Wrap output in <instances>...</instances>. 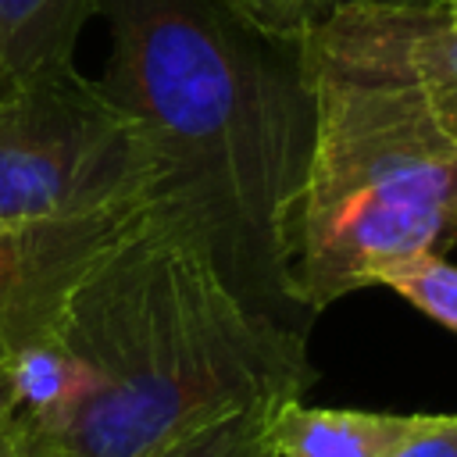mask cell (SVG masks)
Segmentation results:
<instances>
[{
    "label": "cell",
    "mask_w": 457,
    "mask_h": 457,
    "mask_svg": "<svg viewBox=\"0 0 457 457\" xmlns=\"http://www.w3.org/2000/svg\"><path fill=\"white\" fill-rule=\"evenodd\" d=\"M378 286L400 293L411 307H418L443 328L457 332V264H450L446 257L432 253V257L407 261V264L386 271L378 278Z\"/></svg>",
    "instance_id": "obj_11"
},
{
    "label": "cell",
    "mask_w": 457,
    "mask_h": 457,
    "mask_svg": "<svg viewBox=\"0 0 457 457\" xmlns=\"http://www.w3.org/2000/svg\"><path fill=\"white\" fill-rule=\"evenodd\" d=\"M443 14H446V21H453L457 25V0H443V7H439Z\"/></svg>",
    "instance_id": "obj_18"
},
{
    "label": "cell",
    "mask_w": 457,
    "mask_h": 457,
    "mask_svg": "<svg viewBox=\"0 0 457 457\" xmlns=\"http://www.w3.org/2000/svg\"><path fill=\"white\" fill-rule=\"evenodd\" d=\"M18 453H21V436H18L14 421H7L0 428V457H18Z\"/></svg>",
    "instance_id": "obj_16"
},
{
    "label": "cell",
    "mask_w": 457,
    "mask_h": 457,
    "mask_svg": "<svg viewBox=\"0 0 457 457\" xmlns=\"http://www.w3.org/2000/svg\"><path fill=\"white\" fill-rule=\"evenodd\" d=\"M428 414L303 407L289 400L271 421V457H393Z\"/></svg>",
    "instance_id": "obj_7"
},
{
    "label": "cell",
    "mask_w": 457,
    "mask_h": 457,
    "mask_svg": "<svg viewBox=\"0 0 457 457\" xmlns=\"http://www.w3.org/2000/svg\"><path fill=\"white\" fill-rule=\"evenodd\" d=\"M100 0H0V96L75 64V43Z\"/></svg>",
    "instance_id": "obj_8"
},
{
    "label": "cell",
    "mask_w": 457,
    "mask_h": 457,
    "mask_svg": "<svg viewBox=\"0 0 457 457\" xmlns=\"http://www.w3.org/2000/svg\"><path fill=\"white\" fill-rule=\"evenodd\" d=\"M314 57L407 82L457 143V25L439 7L346 0L307 32Z\"/></svg>",
    "instance_id": "obj_5"
},
{
    "label": "cell",
    "mask_w": 457,
    "mask_h": 457,
    "mask_svg": "<svg viewBox=\"0 0 457 457\" xmlns=\"http://www.w3.org/2000/svg\"><path fill=\"white\" fill-rule=\"evenodd\" d=\"M311 50V46H307ZM314 64L293 278L307 314L457 243V143L400 79Z\"/></svg>",
    "instance_id": "obj_3"
},
{
    "label": "cell",
    "mask_w": 457,
    "mask_h": 457,
    "mask_svg": "<svg viewBox=\"0 0 457 457\" xmlns=\"http://www.w3.org/2000/svg\"><path fill=\"white\" fill-rule=\"evenodd\" d=\"M393 457H457V414H428Z\"/></svg>",
    "instance_id": "obj_13"
},
{
    "label": "cell",
    "mask_w": 457,
    "mask_h": 457,
    "mask_svg": "<svg viewBox=\"0 0 457 457\" xmlns=\"http://www.w3.org/2000/svg\"><path fill=\"white\" fill-rule=\"evenodd\" d=\"M386 4H411V7H443V0H386Z\"/></svg>",
    "instance_id": "obj_17"
},
{
    "label": "cell",
    "mask_w": 457,
    "mask_h": 457,
    "mask_svg": "<svg viewBox=\"0 0 457 457\" xmlns=\"http://www.w3.org/2000/svg\"><path fill=\"white\" fill-rule=\"evenodd\" d=\"M157 193L143 125L75 64L0 96V228L132 211Z\"/></svg>",
    "instance_id": "obj_4"
},
{
    "label": "cell",
    "mask_w": 457,
    "mask_h": 457,
    "mask_svg": "<svg viewBox=\"0 0 457 457\" xmlns=\"http://www.w3.org/2000/svg\"><path fill=\"white\" fill-rule=\"evenodd\" d=\"M278 407L282 403H268V407H246V411L214 418L164 443L150 457H271V421Z\"/></svg>",
    "instance_id": "obj_10"
},
{
    "label": "cell",
    "mask_w": 457,
    "mask_h": 457,
    "mask_svg": "<svg viewBox=\"0 0 457 457\" xmlns=\"http://www.w3.org/2000/svg\"><path fill=\"white\" fill-rule=\"evenodd\" d=\"M239 4L278 32L307 36L321 18H328L346 0H239Z\"/></svg>",
    "instance_id": "obj_12"
},
{
    "label": "cell",
    "mask_w": 457,
    "mask_h": 457,
    "mask_svg": "<svg viewBox=\"0 0 457 457\" xmlns=\"http://www.w3.org/2000/svg\"><path fill=\"white\" fill-rule=\"evenodd\" d=\"M14 414V375L11 364H0V428L11 421Z\"/></svg>",
    "instance_id": "obj_15"
},
{
    "label": "cell",
    "mask_w": 457,
    "mask_h": 457,
    "mask_svg": "<svg viewBox=\"0 0 457 457\" xmlns=\"http://www.w3.org/2000/svg\"><path fill=\"white\" fill-rule=\"evenodd\" d=\"M139 211L0 228V364L57 336L79 282Z\"/></svg>",
    "instance_id": "obj_6"
},
{
    "label": "cell",
    "mask_w": 457,
    "mask_h": 457,
    "mask_svg": "<svg viewBox=\"0 0 457 457\" xmlns=\"http://www.w3.org/2000/svg\"><path fill=\"white\" fill-rule=\"evenodd\" d=\"M57 336L89 371L54 443L64 457H150L214 418L300 400L311 382L303 332L253 314L157 200L86 271Z\"/></svg>",
    "instance_id": "obj_2"
},
{
    "label": "cell",
    "mask_w": 457,
    "mask_h": 457,
    "mask_svg": "<svg viewBox=\"0 0 457 457\" xmlns=\"http://www.w3.org/2000/svg\"><path fill=\"white\" fill-rule=\"evenodd\" d=\"M14 428H18V425H14ZM18 436H21V453H18V457H64V450H61V446H54L50 439L29 436L25 428H18Z\"/></svg>",
    "instance_id": "obj_14"
},
{
    "label": "cell",
    "mask_w": 457,
    "mask_h": 457,
    "mask_svg": "<svg viewBox=\"0 0 457 457\" xmlns=\"http://www.w3.org/2000/svg\"><path fill=\"white\" fill-rule=\"evenodd\" d=\"M111 61L96 79L161 157L157 204L204 246L239 300L293 332V253L314 146L307 36L239 0H100Z\"/></svg>",
    "instance_id": "obj_1"
},
{
    "label": "cell",
    "mask_w": 457,
    "mask_h": 457,
    "mask_svg": "<svg viewBox=\"0 0 457 457\" xmlns=\"http://www.w3.org/2000/svg\"><path fill=\"white\" fill-rule=\"evenodd\" d=\"M11 375H14L11 421L29 436L57 443L89 396L86 364L61 343V336H50L21 350L11 361Z\"/></svg>",
    "instance_id": "obj_9"
}]
</instances>
